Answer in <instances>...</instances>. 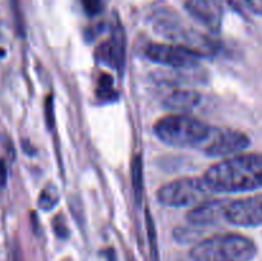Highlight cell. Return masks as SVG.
Here are the masks:
<instances>
[{
	"label": "cell",
	"mask_w": 262,
	"mask_h": 261,
	"mask_svg": "<svg viewBox=\"0 0 262 261\" xmlns=\"http://www.w3.org/2000/svg\"><path fill=\"white\" fill-rule=\"evenodd\" d=\"M204 181L212 193H238L262 188V155L241 154L212 165Z\"/></svg>",
	"instance_id": "cell-1"
},
{
	"label": "cell",
	"mask_w": 262,
	"mask_h": 261,
	"mask_svg": "<svg viewBox=\"0 0 262 261\" xmlns=\"http://www.w3.org/2000/svg\"><path fill=\"white\" fill-rule=\"evenodd\" d=\"M214 127L188 114H173L159 119L154 132L161 142L173 147L196 148L202 153Z\"/></svg>",
	"instance_id": "cell-2"
},
{
	"label": "cell",
	"mask_w": 262,
	"mask_h": 261,
	"mask_svg": "<svg viewBox=\"0 0 262 261\" xmlns=\"http://www.w3.org/2000/svg\"><path fill=\"white\" fill-rule=\"evenodd\" d=\"M257 253L255 242L235 233L216 234L202 240L191 250L194 261H252Z\"/></svg>",
	"instance_id": "cell-3"
},
{
	"label": "cell",
	"mask_w": 262,
	"mask_h": 261,
	"mask_svg": "<svg viewBox=\"0 0 262 261\" xmlns=\"http://www.w3.org/2000/svg\"><path fill=\"white\" fill-rule=\"evenodd\" d=\"M156 27L161 35L168 37L177 45L193 51L200 58L204 55H212L219 50V45L212 36L205 35L194 30L193 27H189L173 12L160 13L156 19Z\"/></svg>",
	"instance_id": "cell-4"
},
{
	"label": "cell",
	"mask_w": 262,
	"mask_h": 261,
	"mask_svg": "<svg viewBox=\"0 0 262 261\" xmlns=\"http://www.w3.org/2000/svg\"><path fill=\"white\" fill-rule=\"evenodd\" d=\"M211 193L204 178H182L166 183L158 191L160 204L169 207L196 206Z\"/></svg>",
	"instance_id": "cell-5"
},
{
	"label": "cell",
	"mask_w": 262,
	"mask_h": 261,
	"mask_svg": "<svg viewBox=\"0 0 262 261\" xmlns=\"http://www.w3.org/2000/svg\"><path fill=\"white\" fill-rule=\"evenodd\" d=\"M145 55L154 63L178 69H188L197 66L200 56L177 44H148Z\"/></svg>",
	"instance_id": "cell-6"
},
{
	"label": "cell",
	"mask_w": 262,
	"mask_h": 261,
	"mask_svg": "<svg viewBox=\"0 0 262 261\" xmlns=\"http://www.w3.org/2000/svg\"><path fill=\"white\" fill-rule=\"evenodd\" d=\"M250 143L248 136L241 130L214 127L209 142L206 143L202 153L211 158H224L246 150Z\"/></svg>",
	"instance_id": "cell-7"
},
{
	"label": "cell",
	"mask_w": 262,
	"mask_h": 261,
	"mask_svg": "<svg viewBox=\"0 0 262 261\" xmlns=\"http://www.w3.org/2000/svg\"><path fill=\"white\" fill-rule=\"evenodd\" d=\"M225 222L237 227L262 225V193L228 201L225 206Z\"/></svg>",
	"instance_id": "cell-8"
},
{
	"label": "cell",
	"mask_w": 262,
	"mask_h": 261,
	"mask_svg": "<svg viewBox=\"0 0 262 261\" xmlns=\"http://www.w3.org/2000/svg\"><path fill=\"white\" fill-rule=\"evenodd\" d=\"M188 14L204 26L211 33H217L222 27L223 9L214 0H186L184 3Z\"/></svg>",
	"instance_id": "cell-9"
},
{
	"label": "cell",
	"mask_w": 262,
	"mask_h": 261,
	"mask_svg": "<svg viewBox=\"0 0 262 261\" xmlns=\"http://www.w3.org/2000/svg\"><path fill=\"white\" fill-rule=\"evenodd\" d=\"M228 200H212L204 201L196 205L191 211L187 214V220L192 225L206 227L214 225L220 222H225V206Z\"/></svg>",
	"instance_id": "cell-10"
},
{
	"label": "cell",
	"mask_w": 262,
	"mask_h": 261,
	"mask_svg": "<svg viewBox=\"0 0 262 261\" xmlns=\"http://www.w3.org/2000/svg\"><path fill=\"white\" fill-rule=\"evenodd\" d=\"M124 33H123L122 26L117 23L113 27L110 40L100 45V59L105 61L107 66H112L117 69H122L123 66H124Z\"/></svg>",
	"instance_id": "cell-11"
},
{
	"label": "cell",
	"mask_w": 262,
	"mask_h": 261,
	"mask_svg": "<svg viewBox=\"0 0 262 261\" xmlns=\"http://www.w3.org/2000/svg\"><path fill=\"white\" fill-rule=\"evenodd\" d=\"M199 92L193 90H176L165 100V105L171 110L177 112H189L200 104Z\"/></svg>",
	"instance_id": "cell-12"
},
{
	"label": "cell",
	"mask_w": 262,
	"mask_h": 261,
	"mask_svg": "<svg viewBox=\"0 0 262 261\" xmlns=\"http://www.w3.org/2000/svg\"><path fill=\"white\" fill-rule=\"evenodd\" d=\"M130 177H132V188L135 192V197L137 204L142 201L143 192V170H142V158L140 155L135 156L130 166Z\"/></svg>",
	"instance_id": "cell-13"
},
{
	"label": "cell",
	"mask_w": 262,
	"mask_h": 261,
	"mask_svg": "<svg viewBox=\"0 0 262 261\" xmlns=\"http://www.w3.org/2000/svg\"><path fill=\"white\" fill-rule=\"evenodd\" d=\"M59 199H60V196H59L58 188L53 183H49L41 191L37 200V205L42 211H50L58 205Z\"/></svg>",
	"instance_id": "cell-14"
},
{
	"label": "cell",
	"mask_w": 262,
	"mask_h": 261,
	"mask_svg": "<svg viewBox=\"0 0 262 261\" xmlns=\"http://www.w3.org/2000/svg\"><path fill=\"white\" fill-rule=\"evenodd\" d=\"M97 95L100 99L112 100L117 97V92L113 89V79L109 74L102 73L99 78V87H97Z\"/></svg>",
	"instance_id": "cell-15"
},
{
	"label": "cell",
	"mask_w": 262,
	"mask_h": 261,
	"mask_svg": "<svg viewBox=\"0 0 262 261\" xmlns=\"http://www.w3.org/2000/svg\"><path fill=\"white\" fill-rule=\"evenodd\" d=\"M146 220H147V232H148V241H150V255L151 261H159V251H158V240H156L155 227L154 222L150 217V214H146Z\"/></svg>",
	"instance_id": "cell-16"
},
{
	"label": "cell",
	"mask_w": 262,
	"mask_h": 261,
	"mask_svg": "<svg viewBox=\"0 0 262 261\" xmlns=\"http://www.w3.org/2000/svg\"><path fill=\"white\" fill-rule=\"evenodd\" d=\"M220 8H229V9L234 10V12L239 13V14H246L247 12V5H246L245 0H214Z\"/></svg>",
	"instance_id": "cell-17"
},
{
	"label": "cell",
	"mask_w": 262,
	"mask_h": 261,
	"mask_svg": "<svg viewBox=\"0 0 262 261\" xmlns=\"http://www.w3.org/2000/svg\"><path fill=\"white\" fill-rule=\"evenodd\" d=\"M84 12L91 17L100 14L104 8V0H81Z\"/></svg>",
	"instance_id": "cell-18"
},
{
	"label": "cell",
	"mask_w": 262,
	"mask_h": 261,
	"mask_svg": "<svg viewBox=\"0 0 262 261\" xmlns=\"http://www.w3.org/2000/svg\"><path fill=\"white\" fill-rule=\"evenodd\" d=\"M54 229L60 238H66L68 235V229H67L66 222H64V217L61 215H58L54 219Z\"/></svg>",
	"instance_id": "cell-19"
},
{
	"label": "cell",
	"mask_w": 262,
	"mask_h": 261,
	"mask_svg": "<svg viewBox=\"0 0 262 261\" xmlns=\"http://www.w3.org/2000/svg\"><path fill=\"white\" fill-rule=\"evenodd\" d=\"M245 3L251 12L262 15V0H245Z\"/></svg>",
	"instance_id": "cell-20"
},
{
	"label": "cell",
	"mask_w": 262,
	"mask_h": 261,
	"mask_svg": "<svg viewBox=\"0 0 262 261\" xmlns=\"http://www.w3.org/2000/svg\"><path fill=\"white\" fill-rule=\"evenodd\" d=\"M7 182V168L4 163H0V187H3Z\"/></svg>",
	"instance_id": "cell-21"
},
{
	"label": "cell",
	"mask_w": 262,
	"mask_h": 261,
	"mask_svg": "<svg viewBox=\"0 0 262 261\" xmlns=\"http://www.w3.org/2000/svg\"><path fill=\"white\" fill-rule=\"evenodd\" d=\"M15 261H19V260H17V257H15Z\"/></svg>",
	"instance_id": "cell-22"
}]
</instances>
